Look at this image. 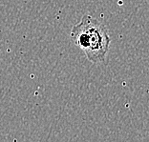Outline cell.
Returning a JSON list of instances; mask_svg holds the SVG:
<instances>
[{"label": "cell", "instance_id": "1", "mask_svg": "<svg viewBox=\"0 0 149 142\" xmlns=\"http://www.w3.org/2000/svg\"><path fill=\"white\" fill-rule=\"evenodd\" d=\"M81 20L85 24L88 33L89 46L84 53L87 59L94 64L103 62L106 58L111 42L105 25L89 15H84Z\"/></svg>", "mask_w": 149, "mask_h": 142}]
</instances>
